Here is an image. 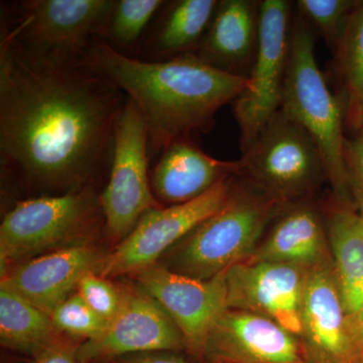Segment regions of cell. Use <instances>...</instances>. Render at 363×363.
<instances>
[{
  "label": "cell",
  "mask_w": 363,
  "mask_h": 363,
  "mask_svg": "<svg viewBox=\"0 0 363 363\" xmlns=\"http://www.w3.org/2000/svg\"><path fill=\"white\" fill-rule=\"evenodd\" d=\"M126 95L77 59L30 51L0 30L2 175L52 196L108 180Z\"/></svg>",
  "instance_id": "6da1fadb"
},
{
  "label": "cell",
  "mask_w": 363,
  "mask_h": 363,
  "mask_svg": "<svg viewBox=\"0 0 363 363\" xmlns=\"http://www.w3.org/2000/svg\"><path fill=\"white\" fill-rule=\"evenodd\" d=\"M79 62L135 102L147 126L152 156L177 140L213 130L219 109L233 104L250 82L212 68L196 54L145 61L116 51L98 37Z\"/></svg>",
  "instance_id": "7a4b0ae2"
},
{
  "label": "cell",
  "mask_w": 363,
  "mask_h": 363,
  "mask_svg": "<svg viewBox=\"0 0 363 363\" xmlns=\"http://www.w3.org/2000/svg\"><path fill=\"white\" fill-rule=\"evenodd\" d=\"M283 207L257 184L238 174L230 198L169 252V271L207 281L250 259Z\"/></svg>",
  "instance_id": "3957f363"
},
{
  "label": "cell",
  "mask_w": 363,
  "mask_h": 363,
  "mask_svg": "<svg viewBox=\"0 0 363 363\" xmlns=\"http://www.w3.org/2000/svg\"><path fill=\"white\" fill-rule=\"evenodd\" d=\"M316 35L294 9L290 58L281 108L305 128L316 142L326 164L332 194L353 204L344 164L345 112L342 102L328 85L315 57Z\"/></svg>",
  "instance_id": "277c9868"
},
{
  "label": "cell",
  "mask_w": 363,
  "mask_h": 363,
  "mask_svg": "<svg viewBox=\"0 0 363 363\" xmlns=\"http://www.w3.org/2000/svg\"><path fill=\"white\" fill-rule=\"evenodd\" d=\"M102 211L95 190L16 201L0 226L1 276L42 253L87 241Z\"/></svg>",
  "instance_id": "5b68a950"
},
{
  "label": "cell",
  "mask_w": 363,
  "mask_h": 363,
  "mask_svg": "<svg viewBox=\"0 0 363 363\" xmlns=\"http://www.w3.org/2000/svg\"><path fill=\"white\" fill-rule=\"evenodd\" d=\"M240 162L241 175L283 206L311 200L323 182H328L314 138L281 111L269 119Z\"/></svg>",
  "instance_id": "8992f818"
},
{
  "label": "cell",
  "mask_w": 363,
  "mask_h": 363,
  "mask_svg": "<svg viewBox=\"0 0 363 363\" xmlns=\"http://www.w3.org/2000/svg\"><path fill=\"white\" fill-rule=\"evenodd\" d=\"M116 0H23L1 4L0 30L26 49L80 60L101 38Z\"/></svg>",
  "instance_id": "52a82bcc"
},
{
  "label": "cell",
  "mask_w": 363,
  "mask_h": 363,
  "mask_svg": "<svg viewBox=\"0 0 363 363\" xmlns=\"http://www.w3.org/2000/svg\"><path fill=\"white\" fill-rule=\"evenodd\" d=\"M294 7L295 4L286 0H262L259 51L247 89L233 102L242 154L281 108L290 58Z\"/></svg>",
  "instance_id": "ba28073f"
},
{
  "label": "cell",
  "mask_w": 363,
  "mask_h": 363,
  "mask_svg": "<svg viewBox=\"0 0 363 363\" xmlns=\"http://www.w3.org/2000/svg\"><path fill=\"white\" fill-rule=\"evenodd\" d=\"M149 135L135 102L126 98L116 128L113 160L99 203L112 240L121 241L145 212L162 207L150 187Z\"/></svg>",
  "instance_id": "9c48e42d"
},
{
  "label": "cell",
  "mask_w": 363,
  "mask_h": 363,
  "mask_svg": "<svg viewBox=\"0 0 363 363\" xmlns=\"http://www.w3.org/2000/svg\"><path fill=\"white\" fill-rule=\"evenodd\" d=\"M238 175L221 181L193 201L145 212L131 233L105 255L99 274L107 279L136 274L156 264L167 250L226 204Z\"/></svg>",
  "instance_id": "30bf717a"
},
{
  "label": "cell",
  "mask_w": 363,
  "mask_h": 363,
  "mask_svg": "<svg viewBox=\"0 0 363 363\" xmlns=\"http://www.w3.org/2000/svg\"><path fill=\"white\" fill-rule=\"evenodd\" d=\"M225 274L200 281L156 264L135 274L140 288L156 298L180 329L187 352L200 362H204L212 326L227 309Z\"/></svg>",
  "instance_id": "8fae6325"
},
{
  "label": "cell",
  "mask_w": 363,
  "mask_h": 363,
  "mask_svg": "<svg viewBox=\"0 0 363 363\" xmlns=\"http://www.w3.org/2000/svg\"><path fill=\"white\" fill-rule=\"evenodd\" d=\"M187 351L174 320L156 298L142 288L124 291L123 307L99 337L77 347L84 363L114 360L147 351Z\"/></svg>",
  "instance_id": "7c38bea8"
},
{
  "label": "cell",
  "mask_w": 363,
  "mask_h": 363,
  "mask_svg": "<svg viewBox=\"0 0 363 363\" xmlns=\"http://www.w3.org/2000/svg\"><path fill=\"white\" fill-rule=\"evenodd\" d=\"M308 271L279 262H241L226 271L227 309L269 318L298 338Z\"/></svg>",
  "instance_id": "4fadbf2b"
},
{
  "label": "cell",
  "mask_w": 363,
  "mask_h": 363,
  "mask_svg": "<svg viewBox=\"0 0 363 363\" xmlns=\"http://www.w3.org/2000/svg\"><path fill=\"white\" fill-rule=\"evenodd\" d=\"M301 321L298 340L306 362L362 363L351 338L332 260L307 272Z\"/></svg>",
  "instance_id": "5bb4252c"
},
{
  "label": "cell",
  "mask_w": 363,
  "mask_h": 363,
  "mask_svg": "<svg viewBox=\"0 0 363 363\" xmlns=\"http://www.w3.org/2000/svg\"><path fill=\"white\" fill-rule=\"evenodd\" d=\"M307 363L297 336L269 318L225 309L208 335L203 363Z\"/></svg>",
  "instance_id": "9a60e30c"
},
{
  "label": "cell",
  "mask_w": 363,
  "mask_h": 363,
  "mask_svg": "<svg viewBox=\"0 0 363 363\" xmlns=\"http://www.w3.org/2000/svg\"><path fill=\"white\" fill-rule=\"evenodd\" d=\"M104 257L88 241L75 243L11 267L1 276V288L51 316L77 290L83 276L90 272L99 274Z\"/></svg>",
  "instance_id": "2e32d148"
},
{
  "label": "cell",
  "mask_w": 363,
  "mask_h": 363,
  "mask_svg": "<svg viewBox=\"0 0 363 363\" xmlns=\"http://www.w3.org/2000/svg\"><path fill=\"white\" fill-rule=\"evenodd\" d=\"M269 227L247 260L292 264L307 271L332 260L323 208L312 199L281 207Z\"/></svg>",
  "instance_id": "e0dca14e"
},
{
  "label": "cell",
  "mask_w": 363,
  "mask_h": 363,
  "mask_svg": "<svg viewBox=\"0 0 363 363\" xmlns=\"http://www.w3.org/2000/svg\"><path fill=\"white\" fill-rule=\"evenodd\" d=\"M240 171V160L215 159L198 145L195 138H184L160 152L150 175V187L162 206L185 204Z\"/></svg>",
  "instance_id": "ac0fdd59"
},
{
  "label": "cell",
  "mask_w": 363,
  "mask_h": 363,
  "mask_svg": "<svg viewBox=\"0 0 363 363\" xmlns=\"http://www.w3.org/2000/svg\"><path fill=\"white\" fill-rule=\"evenodd\" d=\"M262 0H218L196 55L207 65L250 78L259 45Z\"/></svg>",
  "instance_id": "d6986e66"
},
{
  "label": "cell",
  "mask_w": 363,
  "mask_h": 363,
  "mask_svg": "<svg viewBox=\"0 0 363 363\" xmlns=\"http://www.w3.org/2000/svg\"><path fill=\"white\" fill-rule=\"evenodd\" d=\"M321 205L334 274L350 317L363 304V216L332 193Z\"/></svg>",
  "instance_id": "ffe728a7"
},
{
  "label": "cell",
  "mask_w": 363,
  "mask_h": 363,
  "mask_svg": "<svg viewBox=\"0 0 363 363\" xmlns=\"http://www.w3.org/2000/svg\"><path fill=\"white\" fill-rule=\"evenodd\" d=\"M217 2L218 0L166 1L143 40L140 50L142 60L164 61L196 54Z\"/></svg>",
  "instance_id": "44dd1931"
},
{
  "label": "cell",
  "mask_w": 363,
  "mask_h": 363,
  "mask_svg": "<svg viewBox=\"0 0 363 363\" xmlns=\"http://www.w3.org/2000/svg\"><path fill=\"white\" fill-rule=\"evenodd\" d=\"M326 75L342 102L346 130H362L363 119V1H358L333 52Z\"/></svg>",
  "instance_id": "7402d4cb"
},
{
  "label": "cell",
  "mask_w": 363,
  "mask_h": 363,
  "mask_svg": "<svg viewBox=\"0 0 363 363\" xmlns=\"http://www.w3.org/2000/svg\"><path fill=\"white\" fill-rule=\"evenodd\" d=\"M52 318L20 296L0 289V341L2 346L37 357L57 342Z\"/></svg>",
  "instance_id": "603a6c76"
},
{
  "label": "cell",
  "mask_w": 363,
  "mask_h": 363,
  "mask_svg": "<svg viewBox=\"0 0 363 363\" xmlns=\"http://www.w3.org/2000/svg\"><path fill=\"white\" fill-rule=\"evenodd\" d=\"M164 0H116L109 20L101 38L116 51L136 55L150 23L164 6ZM135 57V58H136Z\"/></svg>",
  "instance_id": "cb8c5ba5"
},
{
  "label": "cell",
  "mask_w": 363,
  "mask_h": 363,
  "mask_svg": "<svg viewBox=\"0 0 363 363\" xmlns=\"http://www.w3.org/2000/svg\"><path fill=\"white\" fill-rule=\"evenodd\" d=\"M357 2L355 0H298L295 11L307 21L316 37L324 40L333 54Z\"/></svg>",
  "instance_id": "d4e9b609"
},
{
  "label": "cell",
  "mask_w": 363,
  "mask_h": 363,
  "mask_svg": "<svg viewBox=\"0 0 363 363\" xmlns=\"http://www.w3.org/2000/svg\"><path fill=\"white\" fill-rule=\"evenodd\" d=\"M51 318L59 333L84 342L99 337L108 326V323L98 316L77 293L57 307Z\"/></svg>",
  "instance_id": "484cf974"
},
{
  "label": "cell",
  "mask_w": 363,
  "mask_h": 363,
  "mask_svg": "<svg viewBox=\"0 0 363 363\" xmlns=\"http://www.w3.org/2000/svg\"><path fill=\"white\" fill-rule=\"evenodd\" d=\"M98 316L111 323L121 311L124 300V291L98 272H90L79 281L77 292Z\"/></svg>",
  "instance_id": "4316f807"
},
{
  "label": "cell",
  "mask_w": 363,
  "mask_h": 363,
  "mask_svg": "<svg viewBox=\"0 0 363 363\" xmlns=\"http://www.w3.org/2000/svg\"><path fill=\"white\" fill-rule=\"evenodd\" d=\"M343 157L353 204L363 216V130L346 136Z\"/></svg>",
  "instance_id": "83f0119b"
},
{
  "label": "cell",
  "mask_w": 363,
  "mask_h": 363,
  "mask_svg": "<svg viewBox=\"0 0 363 363\" xmlns=\"http://www.w3.org/2000/svg\"><path fill=\"white\" fill-rule=\"evenodd\" d=\"M114 363H193L179 351L156 350L116 358Z\"/></svg>",
  "instance_id": "f1b7e54d"
},
{
  "label": "cell",
  "mask_w": 363,
  "mask_h": 363,
  "mask_svg": "<svg viewBox=\"0 0 363 363\" xmlns=\"http://www.w3.org/2000/svg\"><path fill=\"white\" fill-rule=\"evenodd\" d=\"M33 363H84L79 358L77 348L57 341L35 357Z\"/></svg>",
  "instance_id": "f546056e"
},
{
  "label": "cell",
  "mask_w": 363,
  "mask_h": 363,
  "mask_svg": "<svg viewBox=\"0 0 363 363\" xmlns=\"http://www.w3.org/2000/svg\"><path fill=\"white\" fill-rule=\"evenodd\" d=\"M351 338L363 363V304L354 315L348 317Z\"/></svg>",
  "instance_id": "4dcf8cb0"
},
{
  "label": "cell",
  "mask_w": 363,
  "mask_h": 363,
  "mask_svg": "<svg viewBox=\"0 0 363 363\" xmlns=\"http://www.w3.org/2000/svg\"><path fill=\"white\" fill-rule=\"evenodd\" d=\"M362 130H363V119H362Z\"/></svg>",
  "instance_id": "1f68e13d"
},
{
  "label": "cell",
  "mask_w": 363,
  "mask_h": 363,
  "mask_svg": "<svg viewBox=\"0 0 363 363\" xmlns=\"http://www.w3.org/2000/svg\"><path fill=\"white\" fill-rule=\"evenodd\" d=\"M215 363H225V362H215Z\"/></svg>",
  "instance_id": "d6a6232c"
}]
</instances>
